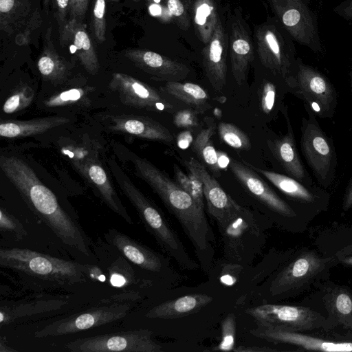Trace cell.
Returning <instances> with one entry per match:
<instances>
[{
    "instance_id": "6da1fadb",
    "label": "cell",
    "mask_w": 352,
    "mask_h": 352,
    "mask_svg": "<svg viewBox=\"0 0 352 352\" xmlns=\"http://www.w3.org/2000/svg\"><path fill=\"white\" fill-rule=\"evenodd\" d=\"M0 167L33 211L69 248L89 257V242L79 226L61 208L56 197L23 160L1 156Z\"/></svg>"
},
{
    "instance_id": "7a4b0ae2",
    "label": "cell",
    "mask_w": 352,
    "mask_h": 352,
    "mask_svg": "<svg viewBox=\"0 0 352 352\" xmlns=\"http://www.w3.org/2000/svg\"><path fill=\"white\" fill-rule=\"evenodd\" d=\"M135 175L146 182L159 196L167 209L175 216L186 235L193 245L206 241L212 230L206 218L204 209L176 182L147 159L129 152Z\"/></svg>"
},
{
    "instance_id": "3957f363",
    "label": "cell",
    "mask_w": 352,
    "mask_h": 352,
    "mask_svg": "<svg viewBox=\"0 0 352 352\" xmlns=\"http://www.w3.org/2000/svg\"><path fill=\"white\" fill-rule=\"evenodd\" d=\"M216 223L223 244V258L246 267L262 252L267 231L274 225L264 214L241 205Z\"/></svg>"
},
{
    "instance_id": "277c9868",
    "label": "cell",
    "mask_w": 352,
    "mask_h": 352,
    "mask_svg": "<svg viewBox=\"0 0 352 352\" xmlns=\"http://www.w3.org/2000/svg\"><path fill=\"white\" fill-rule=\"evenodd\" d=\"M335 263L333 257H322L313 250L302 251L287 259L254 292L264 303L293 298L324 277Z\"/></svg>"
},
{
    "instance_id": "5b68a950",
    "label": "cell",
    "mask_w": 352,
    "mask_h": 352,
    "mask_svg": "<svg viewBox=\"0 0 352 352\" xmlns=\"http://www.w3.org/2000/svg\"><path fill=\"white\" fill-rule=\"evenodd\" d=\"M111 173L122 192L135 207L147 230L158 245L183 269L195 270L200 266L186 252L182 241L164 215L133 184L118 164L109 162Z\"/></svg>"
},
{
    "instance_id": "8992f818",
    "label": "cell",
    "mask_w": 352,
    "mask_h": 352,
    "mask_svg": "<svg viewBox=\"0 0 352 352\" xmlns=\"http://www.w3.org/2000/svg\"><path fill=\"white\" fill-rule=\"evenodd\" d=\"M0 265L58 283H83L91 267L24 248H1Z\"/></svg>"
},
{
    "instance_id": "52a82bcc",
    "label": "cell",
    "mask_w": 352,
    "mask_h": 352,
    "mask_svg": "<svg viewBox=\"0 0 352 352\" xmlns=\"http://www.w3.org/2000/svg\"><path fill=\"white\" fill-rule=\"evenodd\" d=\"M256 51L261 63L289 90L294 87L297 69L294 41L275 17L254 28Z\"/></svg>"
},
{
    "instance_id": "ba28073f",
    "label": "cell",
    "mask_w": 352,
    "mask_h": 352,
    "mask_svg": "<svg viewBox=\"0 0 352 352\" xmlns=\"http://www.w3.org/2000/svg\"><path fill=\"white\" fill-rule=\"evenodd\" d=\"M304 107L307 117L302 118L300 126L301 151L320 186L327 188L336 177V147L332 138L322 129L312 111L306 105Z\"/></svg>"
},
{
    "instance_id": "9c48e42d",
    "label": "cell",
    "mask_w": 352,
    "mask_h": 352,
    "mask_svg": "<svg viewBox=\"0 0 352 352\" xmlns=\"http://www.w3.org/2000/svg\"><path fill=\"white\" fill-rule=\"evenodd\" d=\"M229 168L248 192L264 210V215L274 224L293 230L300 214L296 208L283 199L249 166L232 160Z\"/></svg>"
},
{
    "instance_id": "30bf717a",
    "label": "cell",
    "mask_w": 352,
    "mask_h": 352,
    "mask_svg": "<svg viewBox=\"0 0 352 352\" xmlns=\"http://www.w3.org/2000/svg\"><path fill=\"white\" fill-rule=\"evenodd\" d=\"M278 20L293 40L315 54L322 52L318 16L310 0H267Z\"/></svg>"
},
{
    "instance_id": "8fae6325",
    "label": "cell",
    "mask_w": 352,
    "mask_h": 352,
    "mask_svg": "<svg viewBox=\"0 0 352 352\" xmlns=\"http://www.w3.org/2000/svg\"><path fill=\"white\" fill-rule=\"evenodd\" d=\"M257 324L303 332L316 329L331 330L334 323L309 307L266 302L246 309Z\"/></svg>"
},
{
    "instance_id": "7c38bea8",
    "label": "cell",
    "mask_w": 352,
    "mask_h": 352,
    "mask_svg": "<svg viewBox=\"0 0 352 352\" xmlns=\"http://www.w3.org/2000/svg\"><path fill=\"white\" fill-rule=\"evenodd\" d=\"M290 93L303 102L316 117L332 118L338 105L337 91L322 72L297 57V69Z\"/></svg>"
},
{
    "instance_id": "4fadbf2b",
    "label": "cell",
    "mask_w": 352,
    "mask_h": 352,
    "mask_svg": "<svg viewBox=\"0 0 352 352\" xmlns=\"http://www.w3.org/2000/svg\"><path fill=\"white\" fill-rule=\"evenodd\" d=\"M65 348L72 352H161L148 329H135L76 339Z\"/></svg>"
},
{
    "instance_id": "5bb4252c",
    "label": "cell",
    "mask_w": 352,
    "mask_h": 352,
    "mask_svg": "<svg viewBox=\"0 0 352 352\" xmlns=\"http://www.w3.org/2000/svg\"><path fill=\"white\" fill-rule=\"evenodd\" d=\"M65 318L54 321L34 333L36 338L58 336L77 333L123 318L131 308L128 302H105Z\"/></svg>"
},
{
    "instance_id": "9a60e30c",
    "label": "cell",
    "mask_w": 352,
    "mask_h": 352,
    "mask_svg": "<svg viewBox=\"0 0 352 352\" xmlns=\"http://www.w3.org/2000/svg\"><path fill=\"white\" fill-rule=\"evenodd\" d=\"M251 167L297 204L301 210L315 214L327 209L330 195L322 187L304 184L283 173Z\"/></svg>"
},
{
    "instance_id": "2e32d148",
    "label": "cell",
    "mask_w": 352,
    "mask_h": 352,
    "mask_svg": "<svg viewBox=\"0 0 352 352\" xmlns=\"http://www.w3.org/2000/svg\"><path fill=\"white\" fill-rule=\"evenodd\" d=\"M124 104L138 109L168 111L172 104L147 84L123 73H114L109 84Z\"/></svg>"
},
{
    "instance_id": "e0dca14e",
    "label": "cell",
    "mask_w": 352,
    "mask_h": 352,
    "mask_svg": "<svg viewBox=\"0 0 352 352\" xmlns=\"http://www.w3.org/2000/svg\"><path fill=\"white\" fill-rule=\"evenodd\" d=\"M182 163L202 183L207 210L216 223L226 219L240 207L241 205L223 189L204 164L194 158L182 160Z\"/></svg>"
},
{
    "instance_id": "ac0fdd59",
    "label": "cell",
    "mask_w": 352,
    "mask_h": 352,
    "mask_svg": "<svg viewBox=\"0 0 352 352\" xmlns=\"http://www.w3.org/2000/svg\"><path fill=\"white\" fill-rule=\"evenodd\" d=\"M280 111L286 121L287 132L284 135L269 141L268 146L283 174L304 184L313 185L314 180L306 170L297 149L287 107L283 104Z\"/></svg>"
},
{
    "instance_id": "d6986e66",
    "label": "cell",
    "mask_w": 352,
    "mask_h": 352,
    "mask_svg": "<svg viewBox=\"0 0 352 352\" xmlns=\"http://www.w3.org/2000/svg\"><path fill=\"white\" fill-rule=\"evenodd\" d=\"M72 162L77 170L98 190L100 197L109 208L127 223L132 225L133 223L131 217L98 157L94 154L85 155L82 157H72Z\"/></svg>"
},
{
    "instance_id": "ffe728a7",
    "label": "cell",
    "mask_w": 352,
    "mask_h": 352,
    "mask_svg": "<svg viewBox=\"0 0 352 352\" xmlns=\"http://www.w3.org/2000/svg\"><path fill=\"white\" fill-rule=\"evenodd\" d=\"M251 333L271 342L294 345L306 350L322 351H352V342L335 341L262 324L251 331Z\"/></svg>"
},
{
    "instance_id": "44dd1931",
    "label": "cell",
    "mask_w": 352,
    "mask_h": 352,
    "mask_svg": "<svg viewBox=\"0 0 352 352\" xmlns=\"http://www.w3.org/2000/svg\"><path fill=\"white\" fill-rule=\"evenodd\" d=\"M228 48L227 36L219 18L212 36L202 52L206 75L217 91H221L226 83Z\"/></svg>"
},
{
    "instance_id": "7402d4cb",
    "label": "cell",
    "mask_w": 352,
    "mask_h": 352,
    "mask_svg": "<svg viewBox=\"0 0 352 352\" xmlns=\"http://www.w3.org/2000/svg\"><path fill=\"white\" fill-rule=\"evenodd\" d=\"M124 55L137 67L162 80L179 81L190 72L185 65L152 51L129 49Z\"/></svg>"
},
{
    "instance_id": "603a6c76",
    "label": "cell",
    "mask_w": 352,
    "mask_h": 352,
    "mask_svg": "<svg viewBox=\"0 0 352 352\" xmlns=\"http://www.w3.org/2000/svg\"><path fill=\"white\" fill-rule=\"evenodd\" d=\"M245 23L239 18L232 22L229 49L231 71L239 85L247 79L248 67L254 58V48Z\"/></svg>"
},
{
    "instance_id": "cb8c5ba5",
    "label": "cell",
    "mask_w": 352,
    "mask_h": 352,
    "mask_svg": "<svg viewBox=\"0 0 352 352\" xmlns=\"http://www.w3.org/2000/svg\"><path fill=\"white\" fill-rule=\"evenodd\" d=\"M109 120V129L115 132L164 143H170L174 139L167 128L150 118L120 115L110 116Z\"/></svg>"
},
{
    "instance_id": "d4e9b609",
    "label": "cell",
    "mask_w": 352,
    "mask_h": 352,
    "mask_svg": "<svg viewBox=\"0 0 352 352\" xmlns=\"http://www.w3.org/2000/svg\"><path fill=\"white\" fill-rule=\"evenodd\" d=\"M106 237L126 259L143 270L160 272L165 267L162 256L127 235L111 229Z\"/></svg>"
},
{
    "instance_id": "484cf974",
    "label": "cell",
    "mask_w": 352,
    "mask_h": 352,
    "mask_svg": "<svg viewBox=\"0 0 352 352\" xmlns=\"http://www.w3.org/2000/svg\"><path fill=\"white\" fill-rule=\"evenodd\" d=\"M322 300L328 318L352 332V292L346 287L329 283L322 287Z\"/></svg>"
},
{
    "instance_id": "4316f807",
    "label": "cell",
    "mask_w": 352,
    "mask_h": 352,
    "mask_svg": "<svg viewBox=\"0 0 352 352\" xmlns=\"http://www.w3.org/2000/svg\"><path fill=\"white\" fill-rule=\"evenodd\" d=\"M61 40L72 43L81 64L87 72L95 74L99 69L98 58L85 26L76 19L72 18L65 25Z\"/></svg>"
},
{
    "instance_id": "83f0119b",
    "label": "cell",
    "mask_w": 352,
    "mask_h": 352,
    "mask_svg": "<svg viewBox=\"0 0 352 352\" xmlns=\"http://www.w3.org/2000/svg\"><path fill=\"white\" fill-rule=\"evenodd\" d=\"M212 300V298L204 294H191L162 302L146 314L149 318L172 319L192 314Z\"/></svg>"
},
{
    "instance_id": "f1b7e54d",
    "label": "cell",
    "mask_w": 352,
    "mask_h": 352,
    "mask_svg": "<svg viewBox=\"0 0 352 352\" xmlns=\"http://www.w3.org/2000/svg\"><path fill=\"white\" fill-rule=\"evenodd\" d=\"M69 122V119L60 116H50L30 120H1L0 135L8 138L30 136L42 133Z\"/></svg>"
},
{
    "instance_id": "f546056e",
    "label": "cell",
    "mask_w": 352,
    "mask_h": 352,
    "mask_svg": "<svg viewBox=\"0 0 352 352\" xmlns=\"http://www.w3.org/2000/svg\"><path fill=\"white\" fill-rule=\"evenodd\" d=\"M66 303L65 300L52 298L2 305L0 311V323L1 326L8 324L21 318L60 309Z\"/></svg>"
},
{
    "instance_id": "4dcf8cb0",
    "label": "cell",
    "mask_w": 352,
    "mask_h": 352,
    "mask_svg": "<svg viewBox=\"0 0 352 352\" xmlns=\"http://www.w3.org/2000/svg\"><path fill=\"white\" fill-rule=\"evenodd\" d=\"M163 89L174 98L191 106L198 113H203L210 108L207 91L197 84L168 81Z\"/></svg>"
},
{
    "instance_id": "1f68e13d",
    "label": "cell",
    "mask_w": 352,
    "mask_h": 352,
    "mask_svg": "<svg viewBox=\"0 0 352 352\" xmlns=\"http://www.w3.org/2000/svg\"><path fill=\"white\" fill-rule=\"evenodd\" d=\"M194 23L201 41L207 44L214 31L219 16L212 0H197L193 8Z\"/></svg>"
},
{
    "instance_id": "d6a6232c",
    "label": "cell",
    "mask_w": 352,
    "mask_h": 352,
    "mask_svg": "<svg viewBox=\"0 0 352 352\" xmlns=\"http://www.w3.org/2000/svg\"><path fill=\"white\" fill-rule=\"evenodd\" d=\"M216 125L212 122L202 129L192 143V151L211 170L216 176L219 175L220 168L217 163V151L212 141Z\"/></svg>"
},
{
    "instance_id": "836d02e7",
    "label": "cell",
    "mask_w": 352,
    "mask_h": 352,
    "mask_svg": "<svg viewBox=\"0 0 352 352\" xmlns=\"http://www.w3.org/2000/svg\"><path fill=\"white\" fill-rule=\"evenodd\" d=\"M246 267L221 258L213 263L209 273L212 278L224 287H232L245 277Z\"/></svg>"
},
{
    "instance_id": "e575fe53",
    "label": "cell",
    "mask_w": 352,
    "mask_h": 352,
    "mask_svg": "<svg viewBox=\"0 0 352 352\" xmlns=\"http://www.w3.org/2000/svg\"><path fill=\"white\" fill-rule=\"evenodd\" d=\"M175 179L177 184L184 190L195 201L205 209L203 185L198 177L191 172L185 174L177 164H173Z\"/></svg>"
},
{
    "instance_id": "d590c367",
    "label": "cell",
    "mask_w": 352,
    "mask_h": 352,
    "mask_svg": "<svg viewBox=\"0 0 352 352\" xmlns=\"http://www.w3.org/2000/svg\"><path fill=\"white\" fill-rule=\"evenodd\" d=\"M38 69L44 78L60 80L66 73V67L51 49H45L37 62Z\"/></svg>"
},
{
    "instance_id": "8d00e7d4",
    "label": "cell",
    "mask_w": 352,
    "mask_h": 352,
    "mask_svg": "<svg viewBox=\"0 0 352 352\" xmlns=\"http://www.w3.org/2000/svg\"><path fill=\"white\" fill-rule=\"evenodd\" d=\"M220 139L229 146L237 150H250L252 144L250 138L236 126L227 122H220L217 126Z\"/></svg>"
},
{
    "instance_id": "74e56055",
    "label": "cell",
    "mask_w": 352,
    "mask_h": 352,
    "mask_svg": "<svg viewBox=\"0 0 352 352\" xmlns=\"http://www.w3.org/2000/svg\"><path fill=\"white\" fill-rule=\"evenodd\" d=\"M87 90L83 88H72L55 94L44 101L45 107H57L87 102Z\"/></svg>"
},
{
    "instance_id": "f35d334b",
    "label": "cell",
    "mask_w": 352,
    "mask_h": 352,
    "mask_svg": "<svg viewBox=\"0 0 352 352\" xmlns=\"http://www.w3.org/2000/svg\"><path fill=\"white\" fill-rule=\"evenodd\" d=\"M34 96V91L29 86L19 87L4 102L3 112L13 113L27 107L33 100Z\"/></svg>"
},
{
    "instance_id": "ab89813d",
    "label": "cell",
    "mask_w": 352,
    "mask_h": 352,
    "mask_svg": "<svg viewBox=\"0 0 352 352\" xmlns=\"http://www.w3.org/2000/svg\"><path fill=\"white\" fill-rule=\"evenodd\" d=\"M236 317L234 314H229L223 320L221 324V339L212 351H233L235 348Z\"/></svg>"
},
{
    "instance_id": "60d3db41",
    "label": "cell",
    "mask_w": 352,
    "mask_h": 352,
    "mask_svg": "<svg viewBox=\"0 0 352 352\" xmlns=\"http://www.w3.org/2000/svg\"><path fill=\"white\" fill-rule=\"evenodd\" d=\"M105 0H95L93 10V27L95 36L98 42L105 40Z\"/></svg>"
},
{
    "instance_id": "b9f144b4",
    "label": "cell",
    "mask_w": 352,
    "mask_h": 352,
    "mask_svg": "<svg viewBox=\"0 0 352 352\" xmlns=\"http://www.w3.org/2000/svg\"><path fill=\"white\" fill-rule=\"evenodd\" d=\"M0 228L1 231L10 232L19 239L26 235L23 226L3 208L0 210Z\"/></svg>"
},
{
    "instance_id": "7bdbcfd3",
    "label": "cell",
    "mask_w": 352,
    "mask_h": 352,
    "mask_svg": "<svg viewBox=\"0 0 352 352\" xmlns=\"http://www.w3.org/2000/svg\"><path fill=\"white\" fill-rule=\"evenodd\" d=\"M197 111L192 109H184L177 112L173 123L179 128L190 129L197 126Z\"/></svg>"
},
{
    "instance_id": "ee69618b",
    "label": "cell",
    "mask_w": 352,
    "mask_h": 352,
    "mask_svg": "<svg viewBox=\"0 0 352 352\" xmlns=\"http://www.w3.org/2000/svg\"><path fill=\"white\" fill-rule=\"evenodd\" d=\"M170 13L183 28L188 26V18L184 6L180 0H166Z\"/></svg>"
},
{
    "instance_id": "f6af8a7d",
    "label": "cell",
    "mask_w": 352,
    "mask_h": 352,
    "mask_svg": "<svg viewBox=\"0 0 352 352\" xmlns=\"http://www.w3.org/2000/svg\"><path fill=\"white\" fill-rule=\"evenodd\" d=\"M333 11L340 17L352 21V0H344L336 6Z\"/></svg>"
},
{
    "instance_id": "bcb514c9",
    "label": "cell",
    "mask_w": 352,
    "mask_h": 352,
    "mask_svg": "<svg viewBox=\"0 0 352 352\" xmlns=\"http://www.w3.org/2000/svg\"><path fill=\"white\" fill-rule=\"evenodd\" d=\"M88 0H70V10L73 18L79 21L83 18Z\"/></svg>"
},
{
    "instance_id": "7dc6e473",
    "label": "cell",
    "mask_w": 352,
    "mask_h": 352,
    "mask_svg": "<svg viewBox=\"0 0 352 352\" xmlns=\"http://www.w3.org/2000/svg\"><path fill=\"white\" fill-rule=\"evenodd\" d=\"M352 208V177L348 182L347 186L345 189L343 201L342 209L344 211H348Z\"/></svg>"
},
{
    "instance_id": "c3c4849f",
    "label": "cell",
    "mask_w": 352,
    "mask_h": 352,
    "mask_svg": "<svg viewBox=\"0 0 352 352\" xmlns=\"http://www.w3.org/2000/svg\"><path fill=\"white\" fill-rule=\"evenodd\" d=\"M192 142V137L190 131H182L177 138L178 146L183 149L188 148Z\"/></svg>"
},
{
    "instance_id": "681fc988",
    "label": "cell",
    "mask_w": 352,
    "mask_h": 352,
    "mask_svg": "<svg viewBox=\"0 0 352 352\" xmlns=\"http://www.w3.org/2000/svg\"><path fill=\"white\" fill-rule=\"evenodd\" d=\"M276 350L265 346H237L235 347L233 351L235 352H267V351H276Z\"/></svg>"
},
{
    "instance_id": "f907efd6",
    "label": "cell",
    "mask_w": 352,
    "mask_h": 352,
    "mask_svg": "<svg viewBox=\"0 0 352 352\" xmlns=\"http://www.w3.org/2000/svg\"><path fill=\"white\" fill-rule=\"evenodd\" d=\"M58 10L59 16L64 19L67 13L70 0H56Z\"/></svg>"
},
{
    "instance_id": "816d5d0a",
    "label": "cell",
    "mask_w": 352,
    "mask_h": 352,
    "mask_svg": "<svg viewBox=\"0 0 352 352\" xmlns=\"http://www.w3.org/2000/svg\"><path fill=\"white\" fill-rule=\"evenodd\" d=\"M228 156L223 152L217 151V163L219 168H226L230 164Z\"/></svg>"
},
{
    "instance_id": "f5cc1de1",
    "label": "cell",
    "mask_w": 352,
    "mask_h": 352,
    "mask_svg": "<svg viewBox=\"0 0 352 352\" xmlns=\"http://www.w3.org/2000/svg\"><path fill=\"white\" fill-rule=\"evenodd\" d=\"M14 6V0H0V12L8 13L10 12Z\"/></svg>"
},
{
    "instance_id": "db71d44e",
    "label": "cell",
    "mask_w": 352,
    "mask_h": 352,
    "mask_svg": "<svg viewBox=\"0 0 352 352\" xmlns=\"http://www.w3.org/2000/svg\"><path fill=\"white\" fill-rule=\"evenodd\" d=\"M338 259L340 260L342 263L352 265V256H344V255H338Z\"/></svg>"
},
{
    "instance_id": "11a10c76",
    "label": "cell",
    "mask_w": 352,
    "mask_h": 352,
    "mask_svg": "<svg viewBox=\"0 0 352 352\" xmlns=\"http://www.w3.org/2000/svg\"><path fill=\"white\" fill-rule=\"evenodd\" d=\"M16 351L15 349L9 347L6 342L1 338L0 340V352H12Z\"/></svg>"
},
{
    "instance_id": "9f6ffc18",
    "label": "cell",
    "mask_w": 352,
    "mask_h": 352,
    "mask_svg": "<svg viewBox=\"0 0 352 352\" xmlns=\"http://www.w3.org/2000/svg\"><path fill=\"white\" fill-rule=\"evenodd\" d=\"M349 76H350L351 92V95H352V65H351V70H350V73H349Z\"/></svg>"
},
{
    "instance_id": "6f0895ef",
    "label": "cell",
    "mask_w": 352,
    "mask_h": 352,
    "mask_svg": "<svg viewBox=\"0 0 352 352\" xmlns=\"http://www.w3.org/2000/svg\"><path fill=\"white\" fill-rule=\"evenodd\" d=\"M351 133H352V127H351Z\"/></svg>"
},
{
    "instance_id": "680465c9",
    "label": "cell",
    "mask_w": 352,
    "mask_h": 352,
    "mask_svg": "<svg viewBox=\"0 0 352 352\" xmlns=\"http://www.w3.org/2000/svg\"><path fill=\"white\" fill-rule=\"evenodd\" d=\"M48 0H45V1H47Z\"/></svg>"
}]
</instances>
